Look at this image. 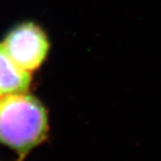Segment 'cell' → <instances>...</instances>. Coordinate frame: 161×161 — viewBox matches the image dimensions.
<instances>
[{"label":"cell","instance_id":"obj_1","mask_svg":"<svg viewBox=\"0 0 161 161\" xmlns=\"http://www.w3.org/2000/svg\"><path fill=\"white\" fill-rule=\"evenodd\" d=\"M47 132V112L37 99L24 92L0 97V142L24 156Z\"/></svg>","mask_w":161,"mask_h":161},{"label":"cell","instance_id":"obj_2","mask_svg":"<svg viewBox=\"0 0 161 161\" xmlns=\"http://www.w3.org/2000/svg\"><path fill=\"white\" fill-rule=\"evenodd\" d=\"M3 46L9 56L28 72L40 67L49 49L45 33L32 23L21 24L13 29Z\"/></svg>","mask_w":161,"mask_h":161},{"label":"cell","instance_id":"obj_3","mask_svg":"<svg viewBox=\"0 0 161 161\" xmlns=\"http://www.w3.org/2000/svg\"><path fill=\"white\" fill-rule=\"evenodd\" d=\"M30 79L28 71L20 67L0 44V97L25 92Z\"/></svg>","mask_w":161,"mask_h":161}]
</instances>
